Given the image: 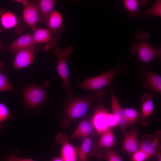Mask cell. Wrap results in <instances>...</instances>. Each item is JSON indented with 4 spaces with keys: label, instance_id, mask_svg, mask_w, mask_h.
<instances>
[{
    "label": "cell",
    "instance_id": "9a60e30c",
    "mask_svg": "<svg viewBox=\"0 0 161 161\" xmlns=\"http://www.w3.org/2000/svg\"><path fill=\"white\" fill-rule=\"evenodd\" d=\"M34 44H35L34 43L32 34L26 33L17 38L9 45L4 47L3 49L7 51L15 53Z\"/></svg>",
    "mask_w": 161,
    "mask_h": 161
},
{
    "label": "cell",
    "instance_id": "cb8c5ba5",
    "mask_svg": "<svg viewBox=\"0 0 161 161\" xmlns=\"http://www.w3.org/2000/svg\"><path fill=\"white\" fill-rule=\"evenodd\" d=\"M138 15L139 17L140 18L149 16L161 17V1H156L155 3L147 10L140 12Z\"/></svg>",
    "mask_w": 161,
    "mask_h": 161
},
{
    "label": "cell",
    "instance_id": "f1b7e54d",
    "mask_svg": "<svg viewBox=\"0 0 161 161\" xmlns=\"http://www.w3.org/2000/svg\"><path fill=\"white\" fill-rule=\"evenodd\" d=\"M150 158L149 155L140 149L131 154V161H146Z\"/></svg>",
    "mask_w": 161,
    "mask_h": 161
},
{
    "label": "cell",
    "instance_id": "603a6c76",
    "mask_svg": "<svg viewBox=\"0 0 161 161\" xmlns=\"http://www.w3.org/2000/svg\"><path fill=\"white\" fill-rule=\"evenodd\" d=\"M125 9L127 11L129 15L133 17L138 12L141 5H145L147 3L145 0H124L123 1Z\"/></svg>",
    "mask_w": 161,
    "mask_h": 161
},
{
    "label": "cell",
    "instance_id": "ffe728a7",
    "mask_svg": "<svg viewBox=\"0 0 161 161\" xmlns=\"http://www.w3.org/2000/svg\"><path fill=\"white\" fill-rule=\"evenodd\" d=\"M100 135L98 142L99 148L104 150L112 148L116 142L114 135L112 129H109Z\"/></svg>",
    "mask_w": 161,
    "mask_h": 161
},
{
    "label": "cell",
    "instance_id": "5b68a950",
    "mask_svg": "<svg viewBox=\"0 0 161 161\" xmlns=\"http://www.w3.org/2000/svg\"><path fill=\"white\" fill-rule=\"evenodd\" d=\"M49 84V82L45 80L42 85H31L25 88L22 95L25 106L33 108L42 104L47 97L46 87Z\"/></svg>",
    "mask_w": 161,
    "mask_h": 161
},
{
    "label": "cell",
    "instance_id": "ba28073f",
    "mask_svg": "<svg viewBox=\"0 0 161 161\" xmlns=\"http://www.w3.org/2000/svg\"><path fill=\"white\" fill-rule=\"evenodd\" d=\"M110 113L101 104L95 109L92 122L95 131L99 135L111 129L109 125Z\"/></svg>",
    "mask_w": 161,
    "mask_h": 161
},
{
    "label": "cell",
    "instance_id": "30bf717a",
    "mask_svg": "<svg viewBox=\"0 0 161 161\" xmlns=\"http://www.w3.org/2000/svg\"><path fill=\"white\" fill-rule=\"evenodd\" d=\"M160 138V131L156 132L154 136H144L142 140L140 141V149L146 153L150 158L161 151Z\"/></svg>",
    "mask_w": 161,
    "mask_h": 161
},
{
    "label": "cell",
    "instance_id": "1f68e13d",
    "mask_svg": "<svg viewBox=\"0 0 161 161\" xmlns=\"http://www.w3.org/2000/svg\"><path fill=\"white\" fill-rule=\"evenodd\" d=\"M52 161H64L61 157H58L55 158Z\"/></svg>",
    "mask_w": 161,
    "mask_h": 161
},
{
    "label": "cell",
    "instance_id": "8992f818",
    "mask_svg": "<svg viewBox=\"0 0 161 161\" xmlns=\"http://www.w3.org/2000/svg\"><path fill=\"white\" fill-rule=\"evenodd\" d=\"M40 45L34 44L15 52L13 68L16 69L26 68L35 61V55L40 49Z\"/></svg>",
    "mask_w": 161,
    "mask_h": 161
},
{
    "label": "cell",
    "instance_id": "484cf974",
    "mask_svg": "<svg viewBox=\"0 0 161 161\" xmlns=\"http://www.w3.org/2000/svg\"><path fill=\"white\" fill-rule=\"evenodd\" d=\"M5 68L4 64L0 62V91H16L10 83L7 76L2 72Z\"/></svg>",
    "mask_w": 161,
    "mask_h": 161
},
{
    "label": "cell",
    "instance_id": "83f0119b",
    "mask_svg": "<svg viewBox=\"0 0 161 161\" xmlns=\"http://www.w3.org/2000/svg\"><path fill=\"white\" fill-rule=\"evenodd\" d=\"M101 155L107 161H123L119 154L112 148L104 150Z\"/></svg>",
    "mask_w": 161,
    "mask_h": 161
},
{
    "label": "cell",
    "instance_id": "e0dca14e",
    "mask_svg": "<svg viewBox=\"0 0 161 161\" xmlns=\"http://www.w3.org/2000/svg\"><path fill=\"white\" fill-rule=\"evenodd\" d=\"M111 104L112 113L116 118L118 125L124 136L127 132L126 129V125L125 113L123 108L121 106L117 99L114 95V92L112 94Z\"/></svg>",
    "mask_w": 161,
    "mask_h": 161
},
{
    "label": "cell",
    "instance_id": "2e32d148",
    "mask_svg": "<svg viewBox=\"0 0 161 161\" xmlns=\"http://www.w3.org/2000/svg\"><path fill=\"white\" fill-rule=\"evenodd\" d=\"M95 131L92 122V117L84 119L80 122L72 134L70 140L84 138L92 135Z\"/></svg>",
    "mask_w": 161,
    "mask_h": 161
},
{
    "label": "cell",
    "instance_id": "52a82bcc",
    "mask_svg": "<svg viewBox=\"0 0 161 161\" xmlns=\"http://www.w3.org/2000/svg\"><path fill=\"white\" fill-rule=\"evenodd\" d=\"M137 71L141 78L144 87L154 91L156 93H161V77L157 73L148 71L142 64Z\"/></svg>",
    "mask_w": 161,
    "mask_h": 161
},
{
    "label": "cell",
    "instance_id": "7c38bea8",
    "mask_svg": "<svg viewBox=\"0 0 161 161\" xmlns=\"http://www.w3.org/2000/svg\"><path fill=\"white\" fill-rule=\"evenodd\" d=\"M123 137L122 147L123 152L131 154L140 148V141L137 127H133Z\"/></svg>",
    "mask_w": 161,
    "mask_h": 161
},
{
    "label": "cell",
    "instance_id": "9c48e42d",
    "mask_svg": "<svg viewBox=\"0 0 161 161\" xmlns=\"http://www.w3.org/2000/svg\"><path fill=\"white\" fill-rule=\"evenodd\" d=\"M32 35L35 44H44V49L47 51L56 46L58 38L47 28H37L33 31Z\"/></svg>",
    "mask_w": 161,
    "mask_h": 161
},
{
    "label": "cell",
    "instance_id": "4316f807",
    "mask_svg": "<svg viewBox=\"0 0 161 161\" xmlns=\"http://www.w3.org/2000/svg\"><path fill=\"white\" fill-rule=\"evenodd\" d=\"M13 118L7 106L0 102V129L4 126L5 121L9 119Z\"/></svg>",
    "mask_w": 161,
    "mask_h": 161
},
{
    "label": "cell",
    "instance_id": "3957f363",
    "mask_svg": "<svg viewBox=\"0 0 161 161\" xmlns=\"http://www.w3.org/2000/svg\"><path fill=\"white\" fill-rule=\"evenodd\" d=\"M73 49V47L71 45L64 49H61L58 46L54 47V53L58 59L56 69L62 80V88L66 92L67 97L69 99H71L75 97L70 84L67 64V58L71 55Z\"/></svg>",
    "mask_w": 161,
    "mask_h": 161
},
{
    "label": "cell",
    "instance_id": "d4e9b609",
    "mask_svg": "<svg viewBox=\"0 0 161 161\" xmlns=\"http://www.w3.org/2000/svg\"><path fill=\"white\" fill-rule=\"evenodd\" d=\"M125 112L126 125H133L140 120V112L135 109L129 108H123Z\"/></svg>",
    "mask_w": 161,
    "mask_h": 161
},
{
    "label": "cell",
    "instance_id": "6da1fadb",
    "mask_svg": "<svg viewBox=\"0 0 161 161\" xmlns=\"http://www.w3.org/2000/svg\"><path fill=\"white\" fill-rule=\"evenodd\" d=\"M150 37L148 32L140 31L134 36L137 42L131 44L130 51L132 55L137 56L140 62L147 64L155 58H161V47L156 48L151 46L148 41Z\"/></svg>",
    "mask_w": 161,
    "mask_h": 161
},
{
    "label": "cell",
    "instance_id": "7a4b0ae2",
    "mask_svg": "<svg viewBox=\"0 0 161 161\" xmlns=\"http://www.w3.org/2000/svg\"><path fill=\"white\" fill-rule=\"evenodd\" d=\"M95 91L93 94L82 97H75L71 99L65 110L67 117L71 119L80 118L86 112L93 102L101 103L104 96V91L101 89Z\"/></svg>",
    "mask_w": 161,
    "mask_h": 161
},
{
    "label": "cell",
    "instance_id": "f546056e",
    "mask_svg": "<svg viewBox=\"0 0 161 161\" xmlns=\"http://www.w3.org/2000/svg\"><path fill=\"white\" fill-rule=\"evenodd\" d=\"M8 161H34L30 158H21L14 155H10L8 158Z\"/></svg>",
    "mask_w": 161,
    "mask_h": 161
},
{
    "label": "cell",
    "instance_id": "d6986e66",
    "mask_svg": "<svg viewBox=\"0 0 161 161\" xmlns=\"http://www.w3.org/2000/svg\"><path fill=\"white\" fill-rule=\"evenodd\" d=\"M18 23V18L13 12L6 10L0 12V23L4 29L10 30L15 28Z\"/></svg>",
    "mask_w": 161,
    "mask_h": 161
},
{
    "label": "cell",
    "instance_id": "d6a6232c",
    "mask_svg": "<svg viewBox=\"0 0 161 161\" xmlns=\"http://www.w3.org/2000/svg\"><path fill=\"white\" fill-rule=\"evenodd\" d=\"M4 47V46L3 45V43L0 39V49H3Z\"/></svg>",
    "mask_w": 161,
    "mask_h": 161
},
{
    "label": "cell",
    "instance_id": "7402d4cb",
    "mask_svg": "<svg viewBox=\"0 0 161 161\" xmlns=\"http://www.w3.org/2000/svg\"><path fill=\"white\" fill-rule=\"evenodd\" d=\"M93 146L92 140L89 137L83 139L77 152V161H87Z\"/></svg>",
    "mask_w": 161,
    "mask_h": 161
},
{
    "label": "cell",
    "instance_id": "4fadbf2b",
    "mask_svg": "<svg viewBox=\"0 0 161 161\" xmlns=\"http://www.w3.org/2000/svg\"><path fill=\"white\" fill-rule=\"evenodd\" d=\"M45 23L47 28L56 35L61 33L65 29L63 16L57 10L52 12Z\"/></svg>",
    "mask_w": 161,
    "mask_h": 161
},
{
    "label": "cell",
    "instance_id": "277c9868",
    "mask_svg": "<svg viewBox=\"0 0 161 161\" xmlns=\"http://www.w3.org/2000/svg\"><path fill=\"white\" fill-rule=\"evenodd\" d=\"M121 65L117 64L111 69L97 76L86 79L78 86L88 91H97L111 85L120 70Z\"/></svg>",
    "mask_w": 161,
    "mask_h": 161
},
{
    "label": "cell",
    "instance_id": "ac0fdd59",
    "mask_svg": "<svg viewBox=\"0 0 161 161\" xmlns=\"http://www.w3.org/2000/svg\"><path fill=\"white\" fill-rule=\"evenodd\" d=\"M57 1L55 0H40L38 1L39 22L45 23L49 15L54 10Z\"/></svg>",
    "mask_w": 161,
    "mask_h": 161
},
{
    "label": "cell",
    "instance_id": "8fae6325",
    "mask_svg": "<svg viewBox=\"0 0 161 161\" xmlns=\"http://www.w3.org/2000/svg\"><path fill=\"white\" fill-rule=\"evenodd\" d=\"M39 7L38 1H29L24 6L22 18L24 22L33 31L37 28L38 21Z\"/></svg>",
    "mask_w": 161,
    "mask_h": 161
},
{
    "label": "cell",
    "instance_id": "5bb4252c",
    "mask_svg": "<svg viewBox=\"0 0 161 161\" xmlns=\"http://www.w3.org/2000/svg\"><path fill=\"white\" fill-rule=\"evenodd\" d=\"M140 100L142 103L140 120L143 125L145 126L148 123V117L153 113L154 109L152 93L145 92L142 95Z\"/></svg>",
    "mask_w": 161,
    "mask_h": 161
},
{
    "label": "cell",
    "instance_id": "4dcf8cb0",
    "mask_svg": "<svg viewBox=\"0 0 161 161\" xmlns=\"http://www.w3.org/2000/svg\"><path fill=\"white\" fill-rule=\"evenodd\" d=\"M156 155L157 158V161H161V151H160L158 152Z\"/></svg>",
    "mask_w": 161,
    "mask_h": 161
},
{
    "label": "cell",
    "instance_id": "44dd1931",
    "mask_svg": "<svg viewBox=\"0 0 161 161\" xmlns=\"http://www.w3.org/2000/svg\"><path fill=\"white\" fill-rule=\"evenodd\" d=\"M61 143L63 144L61 150V157L64 161H77L78 149L67 141Z\"/></svg>",
    "mask_w": 161,
    "mask_h": 161
}]
</instances>
